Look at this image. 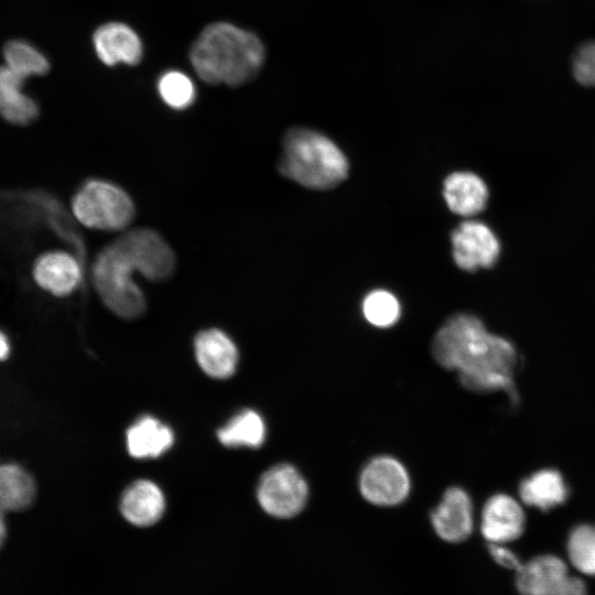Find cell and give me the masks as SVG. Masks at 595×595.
I'll use <instances>...</instances> for the list:
<instances>
[{"mask_svg": "<svg viewBox=\"0 0 595 595\" xmlns=\"http://www.w3.org/2000/svg\"><path fill=\"white\" fill-rule=\"evenodd\" d=\"M431 354L442 368L457 372L464 388L478 393L502 391L512 404L518 403L517 350L508 339L489 333L477 316H450L433 336Z\"/></svg>", "mask_w": 595, "mask_h": 595, "instance_id": "obj_1", "label": "cell"}, {"mask_svg": "<svg viewBox=\"0 0 595 595\" xmlns=\"http://www.w3.org/2000/svg\"><path fill=\"white\" fill-rule=\"evenodd\" d=\"M195 74L206 84L238 87L252 80L266 61V48L253 32L234 23L206 25L190 50Z\"/></svg>", "mask_w": 595, "mask_h": 595, "instance_id": "obj_2", "label": "cell"}, {"mask_svg": "<svg viewBox=\"0 0 595 595\" xmlns=\"http://www.w3.org/2000/svg\"><path fill=\"white\" fill-rule=\"evenodd\" d=\"M348 162L342 150L315 130L294 127L282 140L279 173L311 190H329L348 174Z\"/></svg>", "mask_w": 595, "mask_h": 595, "instance_id": "obj_3", "label": "cell"}, {"mask_svg": "<svg viewBox=\"0 0 595 595\" xmlns=\"http://www.w3.org/2000/svg\"><path fill=\"white\" fill-rule=\"evenodd\" d=\"M1 204L10 221L22 228L45 227L85 264L86 246L76 220L56 196L41 188L6 193Z\"/></svg>", "mask_w": 595, "mask_h": 595, "instance_id": "obj_4", "label": "cell"}, {"mask_svg": "<svg viewBox=\"0 0 595 595\" xmlns=\"http://www.w3.org/2000/svg\"><path fill=\"white\" fill-rule=\"evenodd\" d=\"M133 271V260L117 239L96 256L91 268L93 284L104 305L128 321L140 317L147 309L144 294L132 279Z\"/></svg>", "mask_w": 595, "mask_h": 595, "instance_id": "obj_5", "label": "cell"}, {"mask_svg": "<svg viewBox=\"0 0 595 595\" xmlns=\"http://www.w3.org/2000/svg\"><path fill=\"white\" fill-rule=\"evenodd\" d=\"M71 210L77 224L105 231L127 228L136 214L130 195L119 185L101 178H89L76 190Z\"/></svg>", "mask_w": 595, "mask_h": 595, "instance_id": "obj_6", "label": "cell"}, {"mask_svg": "<svg viewBox=\"0 0 595 595\" xmlns=\"http://www.w3.org/2000/svg\"><path fill=\"white\" fill-rule=\"evenodd\" d=\"M257 499L271 517L289 519L298 516L309 499V486L300 470L288 463L267 469L257 486Z\"/></svg>", "mask_w": 595, "mask_h": 595, "instance_id": "obj_7", "label": "cell"}, {"mask_svg": "<svg viewBox=\"0 0 595 595\" xmlns=\"http://www.w3.org/2000/svg\"><path fill=\"white\" fill-rule=\"evenodd\" d=\"M520 595H587L583 578L570 573L567 564L554 554L533 556L516 571Z\"/></svg>", "mask_w": 595, "mask_h": 595, "instance_id": "obj_8", "label": "cell"}, {"mask_svg": "<svg viewBox=\"0 0 595 595\" xmlns=\"http://www.w3.org/2000/svg\"><path fill=\"white\" fill-rule=\"evenodd\" d=\"M358 487L366 501L379 507H393L408 498L411 479L398 458L378 455L369 459L360 470Z\"/></svg>", "mask_w": 595, "mask_h": 595, "instance_id": "obj_9", "label": "cell"}, {"mask_svg": "<svg viewBox=\"0 0 595 595\" xmlns=\"http://www.w3.org/2000/svg\"><path fill=\"white\" fill-rule=\"evenodd\" d=\"M147 280L162 282L172 277L176 257L169 242L154 229L136 228L117 239Z\"/></svg>", "mask_w": 595, "mask_h": 595, "instance_id": "obj_10", "label": "cell"}, {"mask_svg": "<svg viewBox=\"0 0 595 595\" xmlns=\"http://www.w3.org/2000/svg\"><path fill=\"white\" fill-rule=\"evenodd\" d=\"M453 259L465 271L489 269L500 255V242L493 229L485 223L467 219L451 235Z\"/></svg>", "mask_w": 595, "mask_h": 595, "instance_id": "obj_11", "label": "cell"}, {"mask_svg": "<svg viewBox=\"0 0 595 595\" xmlns=\"http://www.w3.org/2000/svg\"><path fill=\"white\" fill-rule=\"evenodd\" d=\"M84 266L72 251L50 250L34 260L32 278L43 291L63 298L74 293L80 285Z\"/></svg>", "mask_w": 595, "mask_h": 595, "instance_id": "obj_12", "label": "cell"}, {"mask_svg": "<svg viewBox=\"0 0 595 595\" xmlns=\"http://www.w3.org/2000/svg\"><path fill=\"white\" fill-rule=\"evenodd\" d=\"M431 524L442 540L459 543L469 538L474 528L473 502L468 493L451 486L430 515Z\"/></svg>", "mask_w": 595, "mask_h": 595, "instance_id": "obj_13", "label": "cell"}, {"mask_svg": "<svg viewBox=\"0 0 595 595\" xmlns=\"http://www.w3.org/2000/svg\"><path fill=\"white\" fill-rule=\"evenodd\" d=\"M93 46L98 60L109 67L119 64L138 65L144 53L138 32L119 21L99 25L93 34Z\"/></svg>", "mask_w": 595, "mask_h": 595, "instance_id": "obj_14", "label": "cell"}, {"mask_svg": "<svg viewBox=\"0 0 595 595\" xmlns=\"http://www.w3.org/2000/svg\"><path fill=\"white\" fill-rule=\"evenodd\" d=\"M526 528V516L519 502L507 494H495L485 502L480 531L488 543L506 544L519 539Z\"/></svg>", "mask_w": 595, "mask_h": 595, "instance_id": "obj_15", "label": "cell"}, {"mask_svg": "<svg viewBox=\"0 0 595 595\" xmlns=\"http://www.w3.org/2000/svg\"><path fill=\"white\" fill-rule=\"evenodd\" d=\"M194 351L201 369L212 378L231 377L238 365V349L232 339L218 328L199 332L194 339Z\"/></svg>", "mask_w": 595, "mask_h": 595, "instance_id": "obj_16", "label": "cell"}, {"mask_svg": "<svg viewBox=\"0 0 595 595\" xmlns=\"http://www.w3.org/2000/svg\"><path fill=\"white\" fill-rule=\"evenodd\" d=\"M164 510V494L156 484L148 479L131 483L120 498L121 515L137 527L155 524L162 518Z\"/></svg>", "mask_w": 595, "mask_h": 595, "instance_id": "obj_17", "label": "cell"}, {"mask_svg": "<svg viewBox=\"0 0 595 595\" xmlns=\"http://www.w3.org/2000/svg\"><path fill=\"white\" fill-rule=\"evenodd\" d=\"M443 195L452 213L472 217L485 209L489 191L480 176L461 171L450 174L444 180Z\"/></svg>", "mask_w": 595, "mask_h": 595, "instance_id": "obj_18", "label": "cell"}, {"mask_svg": "<svg viewBox=\"0 0 595 595\" xmlns=\"http://www.w3.org/2000/svg\"><path fill=\"white\" fill-rule=\"evenodd\" d=\"M25 80L0 66V116L14 126L30 125L40 115L37 102L24 89Z\"/></svg>", "mask_w": 595, "mask_h": 595, "instance_id": "obj_19", "label": "cell"}, {"mask_svg": "<svg viewBox=\"0 0 595 595\" xmlns=\"http://www.w3.org/2000/svg\"><path fill=\"white\" fill-rule=\"evenodd\" d=\"M127 450L136 458H154L171 448L173 431L153 416L138 419L126 433Z\"/></svg>", "mask_w": 595, "mask_h": 595, "instance_id": "obj_20", "label": "cell"}, {"mask_svg": "<svg viewBox=\"0 0 595 595\" xmlns=\"http://www.w3.org/2000/svg\"><path fill=\"white\" fill-rule=\"evenodd\" d=\"M567 488L555 469H541L523 479L519 495L523 504L547 511L565 502Z\"/></svg>", "mask_w": 595, "mask_h": 595, "instance_id": "obj_21", "label": "cell"}, {"mask_svg": "<svg viewBox=\"0 0 595 595\" xmlns=\"http://www.w3.org/2000/svg\"><path fill=\"white\" fill-rule=\"evenodd\" d=\"M35 496V480L25 468L14 463L0 465V502L8 512L26 509Z\"/></svg>", "mask_w": 595, "mask_h": 595, "instance_id": "obj_22", "label": "cell"}, {"mask_svg": "<svg viewBox=\"0 0 595 595\" xmlns=\"http://www.w3.org/2000/svg\"><path fill=\"white\" fill-rule=\"evenodd\" d=\"M267 428L262 416L247 409L232 416L217 431L218 441L227 447H260L266 441Z\"/></svg>", "mask_w": 595, "mask_h": 595, "instance_id": "obj_23", "label": "cell"}, {"mask_svg": "<svg viewBox=\"0 0 595 595\" xmlns=\"http://www.w3.org/2000/svg\"><path fill=\"white\" fill-rule=\"evenodd\" d=\"M4 66L28 79L45 75L50 71L47 56L35 45L24 40H11L3 46Z\"/></svg>", "mask_w": 595, "mask_h": 595, "instance_id": "obj_24", "label": "cell"}, {"mask_svg": "<svg viewBox=\"0 0 595 595\" xmlns=\"http://www.w3.org/2000/svg\"><path fill=\"white\" fill-rule=\"evenodd\" d=\"M156 91L162 102L176 111L188 109L197 97L194 80L185 72L174 68L158 77Z\"/></svg>", "mask_w": 595, "mask_h": 595, "instance_id": "obj_25", "label": "cell"}, {"mask_svg": "<svg viewBox=\"0 0 595 595\" xmlns=\"http://www.w3.org/2000/svg\"><path fill=\"white\" fill-rule=\"evenodd\" d=\"M566 552L576 571L586 576H595V524L574 527L567 537Z\"/></svg>", "mask_w": 595, "mask_h": 595, "instance_id": "obj_26", "label": "cell"}, {"mask_svg": "<svg viewBox=\"0 0 595 595\" xmlns=\"http://www.w3.org/2000/svg\"><path fill=\"white\" fill-rule=\"evenodd\" d=\"M363 314L375 327L393 326L400 318L401 305L398 299L387 290H374L363 301Z\"/></svg>", "mask_w": 595, "mask_h": 595, "instance_id": "obj_27", "label": "cell"}, {"mask_svg": "<svg viewBox=\"0 0 595 595\" xmlns=\"http://www.w3.org/2000/svg\"><path fill=\"white\" fill-rule=\"evenodd\" d=\"M572 74L584 87H595V40L577 46L572 56Z\"/></svg>", "mask_w": 595, "mask_h": 595, "instance_id": "obj_28", "label": "cell"}, {"mask_svg": "<svg viewBox=\"0 0 595 595\" xmlns=\"http://www.w3.org/2000/svg\"><path fill=\"white\" fill-rule=\"evenodd\" d=\"M488 551L493 560L505 569L516 572L522 564L519 556L505 544L488 543Z\"/></svg>", "mask_w": 595, "mask_h": 595, "instance_id": "obj_29", "label": "cell"}, {"mask_svg": "<svg viewBox=\"0 0 595 595\" xmlns=\"http://www.w3.org/2000/svg\"><path fill=\"white\" fill-rule=\"evenodd\" d=\"M8 511L4 509L0 502V547L3 544L7 537V526H6V513Z\"/></svg>", "mask_w": 595, "mask_h": 595, "instance_id": "obj_30", "label": "cell"}, {"mask_svg": "<svg viewBox=\"0 0 595 595\" xmlns=\"http://www.w3.org/2000/svg\"><path fill=\"white\" fill-rule=\"evenodd\" d=\"M10 351V345L7 336L0 332V360L7 358Z\"/></svg>", "mask_w": 595, "mask_h": 595, "instance_id": "obj_31", "label": "cell"}]
</instances>
